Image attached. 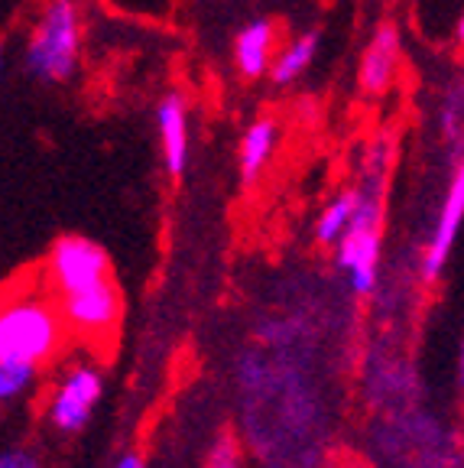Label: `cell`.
<instances>
[{"label":"cell","mask_w":464,"mask_h":468,"mask_svg":"<svg viewBox=\"0 0 464 468\" xmlns=\"http://www.w3.org/2000/svg\"><path fill=\"white\" fill-rule=\"evenodd\" d=\"M66 322L46 300L20 296L0 306V361L43 365L62 345Z\"/></svg>","instance_id":"7a4b0ae2"},{"label":"cell","mask_w":464,"mask_h":468,"mask_svg":"<svg viewBox=\"0 0 464 468\" xmlns=\"http://www.w3.org/2000/svg\"><path fill=\"white\" fill-rule=\"evenodd\" d=\"M114 468H143V459H140L137 452H131V455H123V459L117 462Z\"/></svg>","instance_id":"ac0fdd59"},{"label":"cell","mask_w":464,"mask_h":468,"mask_svg":"<svg viewBox=\"0 0 464 468\" xmlns=\"http://www.w3.org/2000/svg\"><path fill=\"white\" fill-rule=\"evenodd\" d=\"M0 69H4V46H0Z\"/></svg>","instance_id":"d6986e66"},{"label":"cell","mask_w":464,"mask_h":468,"mask_svg":"<svg viewBox=\"0 0 464 468\" xmlns=\"http://www.w3.org/2000/svg\"><path fill=\"white\" fill-rule=\"evenodd\" d=\"M205 468H244V462H240L237 442H234L231 436H218V442L211 446L208 465H205Z\"/></svg>","instance_id":"2e32d148"},{"label":"cell","mask_w":464,"mask_h":468,"mask_svg":"<svg viewBox=\"0 0 464 468\" xmlns=\"http://www.w3.org/2000/svg\"><path fill=\"white\" fill-rule=\"evenodd\" d=\"M334 248H338V267L348 273L351 290H354L357 296H367V292L377 290V277H380V196H377V189L361 192L354 215H351L342 238L334 241Z\"/></svg>","instance_id":"3957f363"},{"label":"cell","mask_w":464,"mask_h":468,"mask_svg":"<svg viewBox=\"0 0 464 468\" xmlns=\"http://www.w3.org/2000/svg\"><path fill=\"white\" fill-rule=\"evenodd\" d=\"M37 380V365L26 361H0V403H10Z\"/></svg>","instance_id":"9a60e30c"},{"label":"cell","mask_w":464,"mask_h":468,"mask_svg":"<svg viewBox=\"0 0 464 468\" xmlns=\"http://www.w3.org/2000/svg\"><path fill=\"white\" fill-rule=\"evenodd\" d=\"M276 137H279V127H276L273 117H257L254 124L244 131L240 150H237L240 179H244V183H257V176L267 169L269 156H273V150H276Z\"/></svg>","instance_id":"8fae6325"},{"label":"cell","mask_w":464,"mask_h":468,"mask_svg":"<svg viewBox=\"0 0 464 468\" xmlns=\"http://www.w3.org/2000/svg\"><path fill=\"white\" fill-rule=\"evenodd\" d=\"M104 380L101 371L91 365H75L72 371L62 378V384L56 388L49 407V420L58 432H79L85 430V423L95 413L98 400H101Z\"/></svg>","instance_id":"5b68a950"},{"label":"cell","mask_w":464,"mask_h":468,"mask_svg":"<svg viewBox=\"0 0 464 468\" xmlns=\"http://www.w3.org/2000/svg\"><path fill=\"white\" fill-rule=\"evenodd\" d=\"M156 131H160V150L166 173L179 179L189 166V104L179 91L163 95L156 108Z\"/></svg>","instance_id":"9c48e42d"},{"label":"cell","mask_w":464,"mask_h":468,"mask_svg":"<svg viewBox=\"0 0 464 468\" xmlns=\"http://www.w3.org/2000/svg\"><path fill=\"white\" fill-rule=\"evenodd\" d=\"M451 183L448 192L442 198V208H438V221L436 231H432V241L422 250V277L426 280H438V273L445 271L448 254L458 241V231H461L464 221V163H461V150H455L451 156Z\"/></svg>","instance_id":"8992f818"},{"label":"cell","mask_w":464,"mask_h":468,"mask_svg":"<svg viewBox=\"0 0 464 468\" xmlns=\"http://www.w3.org/2000/svg\"><path fill=\"white\" fill-rule=\"evenodd\" d=\"M357 198H361V192L348 189L325 205V212L319 215V225H315V238H319V244H334L338 238H342V231L348 228L351 215H354V208H357Z\"/></svg>","instance_id":"4fadbf2b"},{"label":"cell","mask_w":464,"mask_h":468,"mask_svg":"<svg viewBox=\"0 0 464 468\" xmlns=\"http://www.w3.org/2000/svg\"><path fill=\"white\" fill-rule=\"evenodd\" d=\"M399 58H403V33L396 23H380L377 33L364 46L357 66V85L364 95H384L399 72Z\"/></svg>","instance_id":"ba28073f"},{"label":"cell","mask_w":464,"mask_h":468,"mask_svg":"<svg viewBox=\"0 0 464 468\" xmlns=\"http://www.w3.org/2000/svg\"><path fill=\"white\" fill-rule=\"evenodd\" d=\"M49 280L62 296L69 292L88 290V286L101 283V280H111V257L101 244L88 241L81 234H66L58 238L49 250Z\"/></svg>","instance_id":"277c9868"},{"label":"cell","mask_w":464,"mask_h":468,"mask_svg":"<svg viewBox=\"0 0 464 468\" xmlns=\"http://www.w3.org/2000/svg\"><path fill=\"white\" fill-rule=\"evenodd\" d=\"M315 52H319V29H309V33L292 39L279 56L269 58L267 72H269V79H273V85H290V81H296L305 69L312 66Z\"/></svg>","instance_id":"7c38bea8"},{"label":"cell","mask_w":464,"mask_h":468,"mask_svg":"<svg viewBox=\"0 0 464 468\" xmlns=\"http://www.w3.org/2000/svg\"><path fill=\"white\" fill-rule=\"evenodd\" d=\"M26 72L46 85L75 79L81 66V7L79 0H49L29 29Z\"/></svg>","instance_id":"6da1fadb"},{"label":"cell","mask_w":464,"mask_h":468,"mask_svg":"<svg viewBox=\"0 0 464 468\" xmlns=\"http://www.w3.org/2000/svg\"><path fill=\"white\" fill-rule=\"evenodd\" d=\"M276 49V27L269 20H250L240 27L234 39V62L244 79H263L269 69V58Z\"/></svg>","instance_id":"30bf717a"},{"label":"cell","mask_w":464,"mask_h":468,"mask_svg":"<svg viewBox=\"0 0 464 468\" xmlns=\"http://www.w3.org/2000/svg\"><path fill=\"white\" fill-rule=\"evenodd\" d=\"M461 108H464V91H461V81H455V85L448 88V95H445L442 111H438V127H442V137L451 140V146H461V137H464Z\"/></svg>","instance_id":"5bb4252c"},{"label":"cell","mask_w":464,"mask_h":468,"mask_svg":"<svg viewBox=\"0 0 464 468\" xmlns=\"http://www.w3.org/2000/svg\"><path fill=\"white\" fill-rule=\"evenodd\" d=\"M117 319H121V296L111 280L62 296V322L79 335L104 338L114 332Z\"/></svg>","instance_id":"52a82bcc"},{"label":"cell","mask_w":464,"mask_h":468,"mask_svg":"<svg viewBox=\"0 0 464 468\" xmlns=\"http://www.w3.org/2000/svg\"><path fill=\"white\" fill-rule=\"evenodd\" d=\"M0 468H39V459L33 452H23V449H16V452L0 455Z\"/></svg>","instance_id":"e0dca14e"}]
</instances>
